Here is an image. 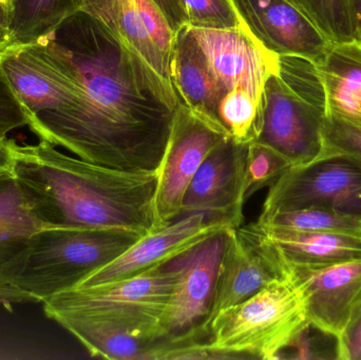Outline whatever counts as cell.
<instances>
[{
	"label": "cell",
	"instance_id": "cell-1",
	"mask_svg": "<svg viewBox=\"0 0 361 360\" xmlns=\"http://www.w3.org/2000/svg\"><path fill=\"white\" fill-rule=\"evenodd\" d=\"M46 38L82 88L78 113L52 145L103 166L158 169L180 104L177 95L103 16L80 11Z\"/></svg>",
	"mask_w": 361,
	"mask_h": 360
},
{
	"label": "cell",
	"instance_id": "cell-2",
	"mask_svg": "<svg viewBox=\"0 0 361 360\" xmlns=\"http://www.w3.org/2000/svg\"><path fill=\"white\" fill-rule=\"evenodd\" d=\"M14 175L32 211L48 228L156 230L158 169L126 170L72 158L56 146L16 144Z\"/></svg>",
	"mask_w": 361,
	"mask_h": 360
},
{
	"label": "cell",
	"instance_id": "cell-3",
	"mask_svg": "<svg viewBox=\"0 0 361 360\" xmlns=\"http://www.w3.org/2000/svg\"><path fill=\"white\" fill-rule=\"evenodd\" d=\"M142 235L121 228H44L0 273V283L44 304L73 289L124 253Z\"/></svg>",
	"mask_w": 361,
	"mask_h": 360
},
{
	"label": "cell",
	"instance_id": "cell-4",
	"mask_svg": "<svg viewBox=\"0 0 361 360\" xmlns=\"http://www.w3.org/2000/svg\"><path fill=\"white\" fill-rule=\"evenodd\" d=\"M173 259L133 278L78 285L44 302L48 318L75 317L149 342L161 340V319L177 281Z\"/></svg>",
	"mask_w": 361,
	"mask_h": 360
},
{
	"label": "cell",
	"instance_id": "cell-5",
	"mask_svg": "<svg viewBox=\"0 0 361 360\" xmlns=\"http://www.w3.org/2000/svg\"><path fill=\"white\" fill-rule=\"evenodd\" d=\"M310 325L305 296L290 274L221 313L205 344L226 359H277Z\"/></svg>",
	"mask_w": 361,
	"mask_h": 360
},
{
	"label": "cell",
	"instance_id": "cell-6",
	"mask_svg": "<svg viewBox=\"0 0 361 360\" xmlns=\"http://www.w3.org/2000/svg\"><path fill=\"white\" fill-rule=\"evenodd\" d=\"M226 230L216 232L173 259L177 281L161 319V340L173 347L207 340V321L218 283Z\"/></svg>",
	"mask_w": 361,
	"mask_h": 360
},
{
	"label": "cell",
	"instance_id": "cell-7",
	"mask_svg": "<svg viewBox=\"0 0 361 360\" xmlns=\"http://www.w3.org/2000/svg\"><path fill=\"white\" fill-rule=\"evenodd\" d=\"M311 207L361 219V165L343 156H331L290 167L269 186L259 220Z\"/></svg>",
	"mask_w": 361,
	"mask_h": 360
},
{
	"label": "cell",
	"instance_id": "cell-8",
	"mask_svg": "<svg viewBox=\"0 0 361 360\" xmlns=\"http://www.w3.org/2000/svg\"><path fill=\"white\" fill-rule=\"evenodd\" d=\"M229 137L179 104L158 167L154 194L156 230L179 219L185 194L208 154Z\"/></svg>",
	"mask_w": 361,
	"mask_h": 360
},
{
	"label": "cell",
	"instance_id": "cell-9",
	"mask_svg": "<svg viewBox=\"0 0 361 360\" xmlns=\"http://www.w3.org/2000/svg\"><path fill=\"white\" fill-rule=\"evenodd\" d=\"M326 109L293 90L278 75L263 90L262 127L257 142L281 154L293 166L322 160Z\"/></svg>",
	"mask_w": 361,
	"mask_h": 360
},
{
	"label": "cell",
	"instance_id": "cell-10",
	"mask_svg": "<svg viewBox=\"0 0 361 360\" xmlns=\"http://www.w3.org/2000/svg\"><path fill=\"white\" fill-rule=\"evenodd\" d=\"M288 275L290 270L277 249L254 224L228 228L207 333L221 313L245 302L271 281Z\"/></svg>",
	"mask_w": 361,
	"mask_h": 360
},
{
	"label": "cell",
	"instance_id": "cell-11",
	"mask_svg": "<svg viewBox=\"0 0 361 360\" xmlns=\"http://www.w3.org/2000/svg\"><path fill=\"white\" fill-rule=\"evenodd\" d=\"M247 146L227 137L208 154L185 194L180 218L201 213L229 228L242 226Z\"/></svg>",
	"mask_w": 361,
	"mask_h": 360
},
{
	"label": "cell",
	"instance_id": "cell-12",
	"mask_svg": "<svg viewBox=\"0 0 361 360\" xmlns=\"http://www.w3.org/2000/svg\"><path fill=\"white\" fill-rule=\"evenodd\" d=\"M242 29L277 56H296L315 65L333 42L293 0H233Z\"/></svg>",
	"mask_w": 361,
	"mask_h": 360
},
{
	"label": "cell",
	"instance_id": "cell-13",
	"mask_svg": "<svg viewBox=\"0 0 361 360\" xmlns=\"http://www.w3.org/2000/svg\"><path fill=\"white\" fill-rule=\"evenodd\" d=\"M228 228L224 224L208 221L201 213L179 218L140 237L124 253L78 285L87 287L133 278L171 261L205 239Z\"/></svg>",
	"mask_w": 361,
	"mask_h": 360
},
{
	"label": "cell",
	"instance_id": "cell-14",
	"mask_svg": "<svg viewBox=\"0 0 361 360\" xmlns=\"http://www.w3.org/2000/svg\"><path fill=\"white\" fill-rule=\"evenodd\" d=\"M190 29L226 94L240 89L263 99L265 82L277 69V55L259 46L242 27Z\"/></svg>",
	"mask_w": 361,
	"mask_h": 360
},
{
	"label": "cell",
	"instance_id": "cell-15",
	"mask_svg": "<svg viewBox=\"0 0 361 360\" xmlns=\"http://www.w3.org/2000/svg\"><path fill=\"white\" fill-rule=\"evenodd\" d=\"M288 270L305 296L310 323L337 337L361 298V258L322 268Z\"/></svg>",
	"mask_w": 361,
	"mask_h": 360
},
{
	"label": "cell",
	"instance_id": "cell-16",
	"mask_svg": "<svg viewBox=\"0 0 361 360\" xmlns=\"http://www.w3.org/2000/svg\"><path fill=\"white\" fill-rule=\"evenodd\" d=\"M169 75L180 104L212 126L226 131L218 116L219 105L226 92L216 80L189 25H183L175 32Z\"/></svg>",
	"mask_w": 361,
	"mask_h": 360
},
{
	"label": "cell",
	"instance_id": "cell-17",
	"mask_svg": "<svg viewBox=\"0 0 361 360\" xmlns=\"http://www.w3.org/2000/svg\"><path fill=\"white\" fill-rule=\"evenodd\" d=\"M254 225L288 268H322L361 258V237Z\"/></svg>",
	"mask_w": 361,
	"mask_h": 360
},
{
	"label": "cell",
	"instance_id": "cell-18",
	"mask_svg": "<svg viewBox=\"0 0 361 360\" xmlns=\"http://www.w3.org/2000/svg\"><path fill=\"white\" fill-rule=\"evenodd\" d=\"M316 67L326 95V114L361 123V40L333 42Z\"/></svg>",
	"mask_w": 361,
	"mask_h": 360
},
{
	"label": "cell",
	"instance_id": "cell-19",
	"mask_svg": "<svg viewBox=\"0 0 361 360\" xmlns=\"http://www.w3.org/2000/svg\"><path fill=\"white\" fill-rule=\"evenodd\" d=\"M44 228H48L32 211L14 171L0 173V273Z\"/></svg>",
	"mask_w": 361,
	"mask_h": 360
},
{
	"label": "cell",
	"instance_id": "cell-20",
	"mask_svg": "<svg viewBox=\"0 0 361 360\" xmlns=\"http://www.w3.org/2000/svg\"><path fill=\"white\" fill-rule=\"evenodd\" d=\"M71 333L94 357L111 360H159L165 342H149L118 330L93 325L75 317L52 318Z\"/></svg>",
	"mask_w": 361,
	"mask_h": 360
},
{
	"label": "cell",
	"instance_id": "cell-21",
	"mask_svg": "<svg viewBox=\"0 0 361 360\" xmlns=\"http://www.w3.org/2000/svg\"><path fill=\"white\" fill-rule=\"evenodd\" d=\"M105 0H14L8 44H25L46 37L72 15Z\"/></svg>",
	"mask_w": 361,
	"mask_h": 360
},
{
	"label": "cell",
	"instance_id": "cell-22",
	"mask_svg": "<svg viewBox=\"0 0 361 360\" xmlns=\"http://www.w3.org/2000/svg\"><path fill=\"white\" fill-rule=\"evenodd\" d=\"M257 223L290 230L361 237L360 218L317 207L280 211L265 219L258 220Z\"/></svg>",
	"mask_w": 361,
	"mask_h": 360
},
{
	"label": "cell",
	"instance_id": "cell-23",
	"mask_svg": "<svg viewBox=\"0 0 361 360\" xmlns=\"http://www.w3.org/2000/svg\"><path fill=\"white\" fill-rule=\"evenodd\" d=\"M332 42L356 39L350 0H293Z\"/></svg>",
	"mask_w": 361,
	"mask_h": 360
},
{
	"label": "cell",
	"instance_id": "cell-24",
	"mask_svg": "<svg viewBox=\"0 0 361 360\" xmlns=\"http://www.w3.org/2000/svg\"><path fill=\"white\" fill-rule=\"evenodd\" d=\"M293 167L290 161L260 142L248 144L245 160V200L269 187L282 173Z\"/></svg>",
	"mask_w": 361,
	"mask_h": 360
},
{
	"label": "cell",
	"instance_id": "cell-25",
	"mask_svg": "<svg viewBox=\"0 0 361 360\" xmlns=\"http://www.w3.org/2000/svg\"><path fill=\"white\" fill-rule=\"evenodd\" d=\"M331 156H343L361 165V123L326 114L322 160Z\"/></svg>",
	"mask_w": 361,
	"mask_h": 360
},
{
	"label": "cell",
	"instance_id": "cell-26",
	"mask_svg": "<svg viewBox=\"0 0 361 360\" xmlns=\"http://www.w3.org/2000/svg\"><path fill=\"white\" fill-rule=\"evenodd\" d=\"M187 25L200 29H239L233 0H179Z\"/></svg>",
	"mask_w": 361,
	"mask_h": 360
},
{
	"label": "cell",
	"instance_id": "cell-27",
	"mask_svg": "<svg viewBox=\"0 0 361 360\" xmlns=\"http://www.w3.org/2000/svg\"><path fill=\"white\" fill-rule=\"evenodd\" d=\"M144 27L169 63L175 32L154 0H135Z\"/></svg>",
	"mask_w": 361,
	"mask_h": 360
},
{
	"label": "cell",
	"instance_id": "cell-28",
	"mask_svg": "<svg viewBox=\"0 0 361 360\" xmlns=\"http://www.w3.org/2000/svg\"><path fill=\"white\" fill-rule=\"evenodd\" d=\"M25 126H27L25 108L0 68V133L8 135L14 129Z\"/></svg>",
	"mask_w": 361,
	"mask_h": 360
},
{
	"label": "cell",
	"instance_id": "cell-29",
	"mask_svg": "<svg viewBox=\"0 0 361 360\" xmlns=\"http://www.w3.org/2000/svg\"><path fill=\"white\" fill-rule=\"evenodd\" d=\"M336 340L337 359L361 360V298Z\"/></svg>",
	"mask_w": 361,
	"mask_h": 360
},
{
	"label": "cell",
	"instance_id": "cell-30",
	"mask_svg": "<svg viewBox=\"0 0 361 360\" xmlns=\"http://www.w3.org/2000/svg\"><path fill=\"white\" fill-rule=\"evenodd\" d=\"M27 302H35L38 304V299L31 294L25 293L12 285L0 283V306L12 311L15 304H27Z\"/></svg>",
	"mask_w": 361,
	"mask_h": 360
},
{
	"label": "cell",
	"instance_id": "cell-31",
	"mask_svg": "<svg viewBox=\"0 0 361 360\" xmlns=\"http://www.w3.org/2000/svg\"><path fill=\"white\" fill-rule=\"evenodd\" d=\"M162 11L173 32L187 25L186 17L180 8L179 0H154Z\"/></svg>",
	"mask_w": 361,
	"mask_h": 360
},
{
	"label": "cell",
	"instance_id": "cell-32",
	"mask_svg": "<svg viewBox=\"0 0 361 360\" xmlns=\"http://www.w3.org/2000/svg\"><path fill=\"white\" fill-rule=\"evenodd\" d=\"M16 144L8 135L0 133V173L14 171Z\"/></svg>",
	"mask_w": 361,
	"mask_h": 360
},
{
	"label": "cell",
	"instance_id": "cell-33",
	"mask_svg": "<svg viewBox=\"0 0 361 360\" xmlns=\"http://www.w3.org/2000/svg\"><path fill=\"white\" fill-rule=\"evenodd\" d=\"M13 1L0 0V51L4 50L10 40V25L13 16Z\"/></svg>",
	"mask_w": 361,
	"mask_h": 360
},
{
	"label": "cell",
	"instance_id": "cell-34",
	"mask_svg": "<svg viewBox=\"0 0 361 360\" xmlns=\"http://www.w3.org/2000/svg\"><path fill=\"white\" fill-rule=\"evenodd\" d=\"M356 39L361 40V0H350Z\"/></svg>",
	"mask_w": 361,
	"mask_h": 360
}]
</instances>
